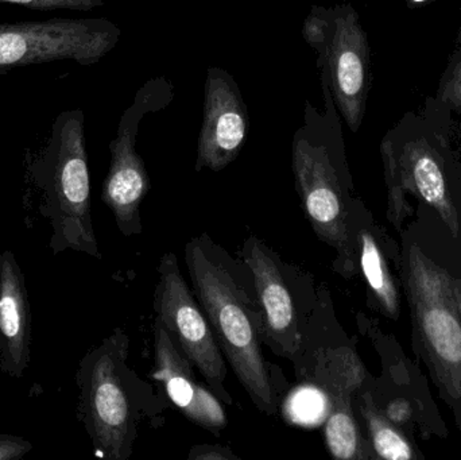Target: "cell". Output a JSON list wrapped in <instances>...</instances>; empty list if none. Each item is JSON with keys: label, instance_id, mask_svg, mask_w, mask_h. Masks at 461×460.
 <instances>
[{"label": "cell", "instance_id": "6da1fadb", "mask_svg": "<svg viewBox=\"0 0 461 460\" xmlns=\"http://www.w3.org/2000/svg\"><path fill=\"white\" fill-rule=\"evenodd\" d=\"M398 237L411 348L461 432V234L419 204Z\"/></svg>", "mask_w": 461, "mask_h": 460}, {"label": "cell", "instance_id": "7a4b0ae2", "mask_svg": "<svg viewBox=\"0 0 461 460\" xmlns=\"http://www.w3.org/2000/svg\"><path fill=\"white\" fill-rule=\"evenodd\" d=\"M192 291L202 305L224 358L251 399L266 416H276V394L262 353L265 319L249 275L208 234L185 245Z\"/></svg>", "mask_w": 461, "mask_h": 460}, {"label": "cell", "instance_id": "3957f363", "mask_svg": "<svg viewBox=\"0 0 461 460\" xmlns=\"http://www.w3.org/2000/svg\"><path fill=\"white\" fill-rule=\"evenodd\" d=\"M23 204L49 229L53 256L72 250L102 259L91 215V178L83 110L59 113L40 145L24 153Z\"/></svg>", "mask_w": 461, "mask_h": 460}, {"label": "cell", "instance_id": "277c9868", "mask_svg": "<svg viewBox=\"0 0 461 460\" xmlns=\"http://www.w3.org/2000/svg\"><path fill=\"white\" fill-rule=\"evenodd\" d=\"M324 111L305 102V122L294 132L292 167L295 189L314 234L336 251L341 277L359 275L349 221L357 197L344 151L341 123L327 78L321 76Z\"/></svg>", "mask_w": 461, "mask_h": 460}, {"label": "cell", "instance_id": "5b68a950", "mask_svg": "<svg viewBox=\"0 0 461 460\" xmlns=\"http://www.w3.org/2000/svg\"><path fill=\"white\" fill-rule=\"evenodd\" d=\"M130 338L115 329L81 358L75 380L77 420L95 454L107 460H129L138 427L156 410V394L129 366Z\"/></svg>", "mask_w": 461, "mask_h": 460}, {"label": "cell", "instance_id": "8992f818", "mask_svg": "<svg viewBox=\"0 0 461 460\" xmlns=\"http://www.w3.org/2000/svg\"><path fill=\"white\" fill-rule=\"evenodd\" d=\"M387 189L386 218L398 232L414 207L435 211L455 235L461 234V167L449 161L427 138L401 146L386 138L381 145Z\"/></svg>", "mask_w": 461, "mask_h": 460}, {"label": "cell", "instance_id": "52a82bcc", "mask_svg": "<svg viewBox=\"0 0 461 460\" xmlns=\"http://www.w3.org/2000/svg\"><path fill=\"white\" fill-rule=\"evenodd\" d=\"M303 40L316 49L339 113L357 132L362 126L370 88V46L351 5L313 7L305 19Z\"/></svg>", "mask_w": 461, "mask_h": 460}, {"label": "cell", "instance_id": "ba28073f", "mask_svg": "<svg viewBox=\"0 0 461 460\" xmlns=\"http://www.w3.org/2000/svg\"><path fill=\"white\" fill-rule=\"evenodd\" d=\"M121 37L122 30L104 18L0 22V76L57 61L91 67L107 56Z\"/></svg>", "mask_w": 461, "mask_h": 460}, {"label": "cell", "instance_id": "9c48e42d", "mask_svg": "<svg viewBox=\"0 0 461 460\" xmlns=\"http://www.w3.org/2000/svg\"><path fill=\"white\" fill-rule=\"evenodd\" d=\"M173 99L175 86L167 77L146 81L122 115L116 137L110 142L111 161L103 183L102 202L113 212L116 227L124 237L142 234L140 204L150 189L145 161L135 149L140 121L148 113L164 110Z\"/></svg>", "mask_w": 461, "mask_h": 460}, {"label": "cell", "instance_id": "30bf717a", "mask_svg": "<svg viewBox=\"0 0 461 460\" xmlns=\"http://www.w3.org/2000/svg\"><path fill=\"white\" fill-rule=\"evenodd\" d=\"M159 280L154 292V313L169 332L181 353L199 370L208 388L226 407L232 396L226 389V358L210 321L181 273L177 257L167 251L161 257Z\"/></svg>", "mask_w": 461, "mask_h": 460}, {"label": "cell", "instance_id": "8fae6325", "mask_svg": "<svg viewBox=\"0 0 461 460\" xmlns=\"http://www.w3.org/2000/svg\"><path fill=\"white\" fill-rule=\"evenodd\" d=\"M382 358V375L370 388L379 410L389 420L416 440L447 439L448 427L441 418L427 377L411 362L392 335L371 332Z\"/></svg>", "mask_w": 461, "mask_h": 460}, {"label": "cell", "instance_id": "7c38bea8", "mask_svg": "<svg viewBox=\"0 0 461 460\" xmlns=\"http://www.w3.org/2000/svg\"><path fill=\"white\" fill-rule=\"evenodd\" d=\"M319 374L330 402L324 437L332 458L375 459L355 413V394L365 385L370 374L354 348L341 346L322 353Z\"/></svg>", "mask_w": 461, "mask_h": 460}, {"label": "cell", "instance_id": "4fadbf2b", "mask_svg": "<svg viewBox=\"0 0 461 460\" xmlns=\"http://www.w3.org/2000/svg\"><path fill=\"white\" fill-rule=\"evenodd\" d=\"M203 110L194 169L221 172L238 158L249 132L246 102L235 78L226 69L208 68Z\"/></svg>", "mask_w": 461, "mask_h": 460}, {"label": "cell", "instance_id": "5bb4252c", "mask_svg": "<svg viewBox=\"0 0 461 460\" xmlns=\"http://www.w3.org/2000/svg\"><path fill=\"white\" fill-rule=\"evenodd\" d=\"M357 269L367 286V302L389 320H400L402 312L401 245L375 221L357 197L349 221Z\"/></svg>", "mask_w": 461, "mask_h": 460}, {"label": "cell", "instance_id": "9a60e30c", "mask_svg": "<svg viewBox=\"0 0 461 460\" xmlns=\"http://www.w3.org/2000/svg\"><path fill=\"white\" fill-rule=\"evenodd\" d=\"M241 259L251 272L255 293L262 308L266 345L278 356L297 365L300 370L303 337L298 326L297 308L276 254L259 238L249 235L241 248Z\"/></svg>", "mask_w": 461, "mask_h": 460}, {"label": "cell", "instance_id": "2e32d148", "mask_svg": "<svg viewBox=\"0 0 461 460\" xmlns=\"http://www.w3.org/2000/svg\"><path fill=\"white\" fill-rule=\"evenodd\" d=\"M194 365L175 345L164 324L154 321V367L150 377L164 385L170 401L192 423L215 437L229 426L223 402L199 383Z\"/></svg>", "mask_w": 461, "mask_h": 460}, {"label": "cell", "instance_id": "e0dca14e", "mask_svg": "<svg viewBox=\"0 0 461 460\" xmlns=\"http://www.w3.org/2000/svg\"><path fill=\"white\" fill-rule=\"evenodd\" d=\"M32 307L26 278L13 251L0 254V373L24 377L32 364Z\"/></svg>", "mask_w": 461, "mask_h": 460}, {"label": "cell", "instance_id": "ac0fdd59", "mask_svg": "<svg viewBox=\"0 0 461 460\" xmlns=\"http://www.w3.org/2000/svg\"><path fill=\"white\" fill-rule=\"evenodd\" d=\"M371 380L370 375L355 394L354 408L365 426L374 456L384 460H424L425 455L417 447L416 440L379 410L371 392Z\"/></svg>", "mask_w": 461, "mask_h": 460}, {"label": "cell", "instance_id": "d6986e66", "mask_svg": "<svg viewBox=\"0 0 461 460\" xmlns=\"http://www.w3.org/2000/svg\"><path fill=\"white\" fill-rule=\"evenodd\" d=\"M0 3L22 5L29 10L53 13V11H89L104 5V0H0Z\"/></svg>", "mask_w": 461, "mask_h": 460}, {"label": "cell", "instance_id": "ffe728a7", "mask_svg": "<svg viewBox=\"0 0 461 460\" xmlns=\"http://www.w3.org/2000/svg\"><path fill=\"white\" fill-rule=\"evenodd\" d=\"M32 451V443L24 437L0 434V460H21Z\"/></svg>", "mask_w": 461, "mask_h": 460}, {"label": "cell", "instance_id": "44dd1931", "mask_svg": "<svg viewBox=\"0 0 461 460\" xmlns=\"http://www.w3.org/2000/svg\"><path fill=\"white\" fill-rule=\"evenodd\" d=\"M189 460H239L230 448L215 445L194 446L189 451Z\"/></svg>", "mask_w": 461, "mask_h": 460}, {"label": "cell", "instance_id": "7402d4cb", "mask_svg": "<svg viewBox=\"0 0 461 460\" xmlns=\"http://www.w3.org/2000/svg\"><path fill=\"white\" fill-rule=\"evenodd\" d=\"M441 100L452 107L461 108V61L455 68L451 77L444 84Z\"/></svg>", "mask_w": 461, "mask_h": 460}, {"label": "cell", "instance_id": "603a6c76", "mask_svg": "<svg viewBox=\"0 0 461 460\" xmlns=\"http://www.w3.org/2000/svg\"><path fill=\"white\" fill-rule=\"evenodd\" d=\"M414 3H422L425 2V0H413Z\"/></svg>", "mask_w": 461, "mask_h": 460}]
</instances>
